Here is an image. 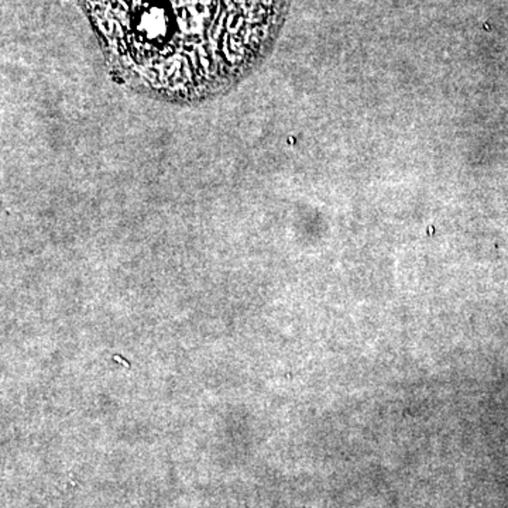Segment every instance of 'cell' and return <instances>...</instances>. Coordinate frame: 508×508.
<instances>
[{"label": "cell", "instance_id": "1", "mask_svg": "<svg viewBox=\"0 0 508 508\" xmlns=\"http://www.w3.org/2000/svg\"><path fill=\"white\" fill-rule=\"evenodd\" d=\"M85 8L112 64L136 87L193 100L260 59L287 0H85Z\"/></svg>", "mask_w": 508, "mask_h": 508}]
</instances>
